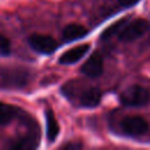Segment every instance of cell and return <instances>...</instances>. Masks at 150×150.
I'll list each match as a JSON object with an SVG mask.
<instances>
[{"mask_svg":"<svg viewBox=\"0 0 150 150\" xmlns=\"http://www.w3.org/2000/svg\"><path fill=\"white\" fill-rule=\"evenodd\" d=\"M149 91L141 86H131L127 88L120 96L121 102L128 107H141L149 102Z\"/></svg>","mask_w":150,"mask_h":150,"instance_id":"obj_1","label":"cell"},{"mask_svg":"<svg viewBox=\"0 0 150 150\" xmlns=\"http://www.w3.org/2000/svg\"><path fill=\"white\" fill-rule=\"evenodd\" d=\"M149 28V23L144 19H136L128 25H124L118 32V39L121 41L130 42L141 38Z\"/></svg>","mask_w":150,"mask_h":150,"instance_id":"obj_2","label":"cell"},{"mask_svg":"<svg viewBox=\"0 0 150 150\" xmlns=\"http://www.w3.org/2000/svg\"><path fill=\"white\" fill-rule=\"evenodd\" d=\"M121 128L129 136H141L148 130V122L141 116H127L121 121Z\"/></svg>","mask_w":150,"mask_h":150,"instance_id":"obj_3","label":"cell"},{"mask_svg":"<svg viewBox=\"0 0 150 150\" xmlns=\"http://www.w3.org/2000/svg\"><path fill=\"white\" fill-rule=\"evenodd\" d=\"M28 43L35 52L41 54H50L57 47V42L52 36L45 34H32L28 38Z\"/></svg>","mask_w":150,"mask_h":150,"instance_id":"obj_4","label":"cell"},{"mask_svg":"<svg viewBox=\"0 0 150 150\" xmlns=\"http://www.w3.org/2000/svg\"><path fill=\"white\" fill-rule=\"evenodd\" d=\"M81 71L90 77H97L102 74L103 71V59L100 53L95 52L93 53L88 60L82 64Z\"/></svg>","mask_w":150,"mask_h":150,"instance_id":"obj_5","label":"cell"},{"mask_svg":"<svg viewBox=\"0 0 150 150\" xmlns=\"http://www.w3.org/2000/svg\"><path fill=\"white\" fill-rule=\"evenodd\" d=\"M89 49V45L84 43V45H79L75 46L70 49H68L67 52H64L61 56H60V63L62 64H71L77 62L79 60H81L88 52Z\"/></svg>","mask_w":150,"mask_h":150,"instance_id":"obj_6","label":"cell"},{"mask_svg":"<svg viewBox=\"0 0 150 150\" xmlns=\"http://www.w3.org/2000/svg\"><path fill=\"white\" fill-rule=\"evenodd\" d=\"M101 96H102V93L98 88H89L87 90H84L80 97V102L83 107H87V108H94L96 105H98L100 101H101Z\"/></svg>","mask_w":150,"mask_h":150,"instance_id":"obj_7","label":"cell"},{"mask_svg":"<svg viewBox=\"0 0 150 150\" xmlns=\"http://www.w3.org/2000/svg\"><path fill=\"white\" fill-rule=\"evenodd\" d=\"M88 33L87 28L82 25L79 23H70L67 25L62 32V38L64 41H74V40H79L81 38H83L86 34Z\"/></svg>","mask_w":150,"mask_h":150,"instance_id":"obj_8","label":"cell"},{"mask_svg":"<svg viewBox=\"0 0 150 150\" xmlns=\"http://www.w3.org/2000/svg\"><path fill=\"white\" fill-rule=\"evenodd\" d=\"M46 135L49 142H54L59 135L60 127L52 110H46Z\"/></svg>","mask_w":150,"mask_h":150,"instance_id":"obj_9","label":"cell"},{"mask_svg":"<svg viewBox=\"0 0 150 150\" xmlns=\"http://www.w3.org/2000/svg\"><path fill=\"white\" fill-rule=\"evenodd\" d=\"M15 116V110L12 105L0 102V125L8 124Z\"/></svg>","mask_w":150,"mask_h":150,"instance_id":"obj_10","label":"cell"},{"mask_svg":"<svg viewBox=\"0 0 150 150\" xmlns=\"http://www.w3.org/2000/svg\"><path fill=\"white\" fill-rule=\"evenodd\" d=\"M125 21H127V20H120V21L115 22L114 25H111L110 27H108V28L105 29V32L102 33V39H109L112 34H115L116 32H120L121 28L124 26Z\"/></svg>","mask_w":150,"mask_h":150,"instance_id":"obj_11","label":"cell"},{"mask_svg":"<svg viewBox=\"0 0 150 150\" xmlns=\"http://www.w3.org/2000/svg\"><path fill=\"white\" fill-rule=\"evenodd\" d=\"M11 53V41L0 34V55H8Z\"/></svg>","mask_w":150,"mask_h":150,"instance_id":"obj_12","label":"cell"},{"mask_svg":"<svg viewBox=\"0 0 150 150\" xmlns=\"http://www.w3.org/2000/svg\"><path fill=\"white\" fill-rule=\"evenodd\" d=\"M118 2H120L122 6L129 7V6H132V5H135L136 2H138V0H118Z\"/></svg>","mask_w":150,"mask_h":150,"instance_id":"obj_13","label":"cell"}]
</instances>
